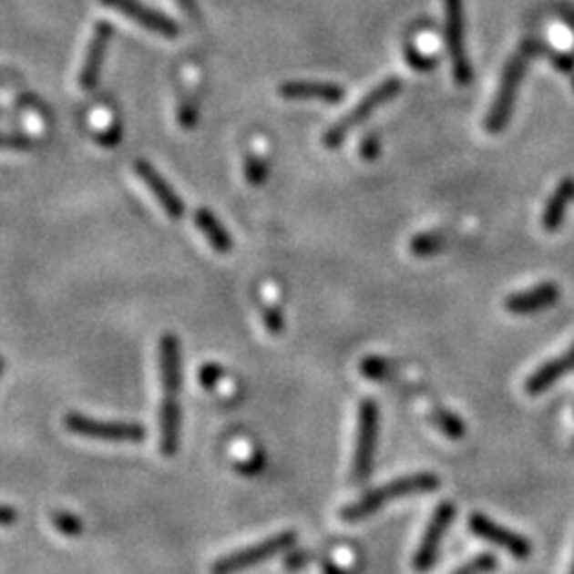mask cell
<instances>
[{
  "mask_svg": "<svg viewBox=\"0 0 574 574\" xmlns=\"http://www.w3.org/2000/svg\"><path fill=\"white\" fill-rule=\"evenodd\" d=\"M445 41L451 57L453 79L459 86L472 81V67L464 43V0H445Z\"/></svg>",
  "mask_w": 574,
  "mask_h": 574,
  "instance_id": "7",
  "label": "cell"
},
{
  "mask_svg": "<svg viewBox=\"0 0 574 574\" xmlns=\"http://www.w3.org/2000/svg\"><path fill=\"white\" fill-rule=\"evenodd\" d=\"M559 13H561V17L566 19V24L574 30V9H572V6L570 5H561Z\"/></svg>",
  "mask_w": 574,
  "mask_h": 574,
  "instance_id": "36",
  "label": "cell"
},
{
  "mask_svg": "<svg viewBox=\"0 0 574 574\" xmlns=\"http://www.w3.org/2000/svg\"><path fill=\"white\" fill-rule=\"evenodd\" d=\"M0 81H3V79H0Z\"/></svg>",
  "mask_w": 574,
  "mask_h": 574,
  "instance_id": "42",
  "label": "cell"
},
{
  "mask_svg": "<svg viewBox=\"0 0 574 574\" xmlns=\"http://www.w3.org/2000/svg\"><path fill=\"white\" fill-rule=\"evenodd\" d=\"M268 177V164L264 158L255 156V153H247L245 156V179L251 185H261Z\"/></svg>",
  "mask_w": 574,
  "mask_h": 574,
  "instance_id": "24",
  "label": "cell"
},
{
  "mask_svg": "<svg viewBox=\"0 0 574 574\" xmlns=\"http://www.w3.org/2000/svg\"><path fill=\"white\" fill-rule=\"evenodd\" d=\"M496 566H497L496 555L481 553L477 555V558L466 561V564L459 566L457 570H453L451 574H489L496 570Z\"/></svg>",
  "mask_w": 574,
  "mask_h": 574,
  "instance_id": "22",
  "label": "cell"
},
{
  "mask_svg": "<svg viewBox=\"0 0 574 574\" xmlns=\"http://www.w3.org/2000/svg\"><path fill=\"white\" fill-rule=\"evenodd\" d=\"M440 487V478L432 472H415V475L398 477L394 478L392 483L381 485L368 494H364L357 502H351L349 507L343 508V519L349 523L362 521L370 517L376 510L385 507V504H392L400 497L413 496V494H427V491H434Z\"/></svg>",
  "mask_w": 574,
  "mask_h": 574,
  "instance_id": "2",
  "label": "cell"
},
{
  "mask_svg": "<svg viewBox=\"0 0 574 574\" xmlns=\"http://www.w3.org/2000/svg\"><path fill=\"white\" fill-rule=\"evenodd\" d=\"M379 151H381V140H379V137H376V134H366V137H364V140H362V145H360V153H362V158L364 159H376V156H379Z\"/></svg>",
  "mask_w": 574,
  "mask_h": 574,
  "instance_id": "31",
  "label": "cell"
},
{
  "mask_svg": "<svg viewBox=\"0 0 574 574\" xmlns=\"http://www.w3.org/2000/svg\"><path fill=\"white\" fill-rule=\"evenodd\" d=\"M453 517H456V504L453 502H440L436 508H434V515L427 521L424 538L419 540L417 553H415L413 566L419 574L430 572L434 564H436L440 547H443V540L446 536V529H449Z\"/></svg>",
  "mask_w": 574,
  "mask_h": 574,
  "instance_id": "8",
  "label": "cell"
},
{
  "mask_svg": "<svg viewBox=\"0 0 574 574\" xmlns=\"http://www.w3.org/2000/svg\"><path fill=\"white\" fill-rule=\"evenodd\" d=\"M540 51H545V54L548 56V60H551L555 67L561 70V73H566V75L574 73V56L564 54V51H555L542 43H540Z\"/></svg>",
  "mask_w": 574,
  "mask_h": 574,
  "instance_id": "29",
  "label": "cell"
},
{
  "mask_svg": "<svg viewBox=\"0 0 574 574\" xmlns=\"http://www.w3.org/2000/svg\"><path fill=\"white\" fill-rule=\"evenodd\" d=\"M223 368L220 366V364L215 362H207L204 366H200V370H198V383L204 389H213L217 387V383H220L223 379Z\"/></svg>",
  "mask_w": 574,
  "mask_h": 574,
  "instance_id": "27",
  "label": "cell"
},
{
  "mask_svg": "<svg viewBox=\"0 0 574 574\" xmlns=\"http://www.w3.org/2000/svg\"><path fill=\"white\" fill-rule=\"evenodd\" d=\"M32 138L24 137V134H6L0 132V149H30Z\"/></svg>",
  "mask_w": 574,
  "mask_h": 574,
  "instance_id": "30",
  "label": "cell"
},
{
  "mask_svg": "<svg viewBox=\"0 0 574 574\" xmlns=\"http://www.w3.org/2000/svg\"><path fill=\"white\" fill-rule=\"evenodd\" d=\"M196 119H198V108L194 107V102H181V107H179V126L194 128Z\"/></svg>",
  "mask_w": 574,
  "mask_h": 574,
  "instance_id": "32",
  "label": "cell"
},
{
  "mask_svg": "<svg viewBox=\"0 0 574 574\" xmlns=\"http://www.w3.org/2000/svg\"><path fill=\"white\" fill-rule=\"evenodd\" d=\"M376 440H379V406L374 400H364L357 413V438L354 453V483L368 481L374 468Z\"/></svg>",
  "mask_w": 574,
  "mask_h": 574,
  "instance_id": "5",
  "label": "cell"
},
{
  "mask_svg": "<svg viewBox=\"0 0 574 574\" xmlns=\"http://www.w3.org/2000/svg\"><path fill=\"white\" fill-rule=\"evenodd\" d=\"M0 118H5V111H3V108H0Z\"/></svg>",
  "mask_w": 574,
  "mask_h": 574,
  "instance_id": "40",
  "label": "cell"
},
{
  "mask_svg": "<svg viewBox=\"0 0 574 574\" xmlns=\"http://www.w3.org/2000/svg\"><path fill=\"white\" fill-rule=\"evenodd\" d=\"M3 373H5V357L0 355V376H3Z\"/></svg>",
  "mask_w": 574,
  "mask_h": 574,
  "instance_id": "38",
  "label": "cell"
},
{
  "mask_svg": "<svg viewBox=\"0 0 574 574\" xmlns=\"http://www.w3.org/2000/svg\"><path fill=\"white\" fill-rule=\"evenodd\" d=\"M113 38V26L108 22H98L94 26L92 32V41L87 45L86 51V62L81 67V75H79V86L89 92L98 86L100 81V73L102 67H105V57H107V49L108 43Z\"/></svg>",
  "mask_w": 574,
  "mask_h": 574,
  "instance_id": "11",
  "label": "cell"
},
{
  "mask_svg": "<svg viewBox=\"0 0 574 574\" xmlns=\"http://www.w3.org/2000/svg\"><path fill=\"white\" fill-rule=\"evenodd\" d=\"M17 521V510L0 504V526H13Z\"/></svg>",
  "mask_w": 574,
  "mask_h": 574,
  "instance_id": "34",
  "label": "cell"
},
{
  "mask_svg": "<svg viewBox=\"0 0 574 574\" xmlns=\"http://www.w3.org/2000/svg\"><path fill=\"white\" fill-rule=\"evenodd\" d=\"M570 574H574V559H572V566H570Z\"/></svg>",
  "mask_w": 574,
  "mask_h": 574,
  "instance_id": "39",
  "label": "cell"
},
{
  "mask_svg": "<svg viewBox=\"0 0 574 574\" xmlns=\"http://www.w3.org/2000/svg\"><path fill=\"white\" fill-rule=\"evenodd\" d=\"M558 300L559 285L547 281V283H538L529 287V290L510 293L504 306H507V311L513 313V315H534V313H540L548 309V306H553Z\"/></svg>",
  "mask_w": 574,
  "mask_h": 574,
  "instance_id": "13",
  "label": "cell"
},
{
  "mask_svg": "<svg viewBox=\"0 0 574 574\" xmlns=\"http://www.w3.org/2000/svg\"><path fill=\"white\" fill-rule=\"evenodd\" d=\"M298 534L293 529H285V532H279L277 536H271V538L255 542L251 547L241 548V551L230 553L226 558L217 559L213 568H210V574H239L245 572L249 568L261 564V561L274 558L279 553H287L290 548L296 545Z\"/></svg>",
  "mask_w": 574,
  "mask_h": 574,
  "instance_id": "4",
  "label": "cell"
},
{
  "mask_svg": "<svg viewBox=\"0 0 574 574\" xmlns=\"http://www.w3.org/2000/svg\"><path fill=\"white\" fill-rule=\"evenodd\" d=\"M261 322H264V328L268 330V334H272V336L283 334L285 317L274 304H266L264 309H261Z\"/></svg>",
  "mask_w": 574,
  "mask_h": 574,
  "instance_id": "26",
  "label": "cell"
},
{
  "mask_svg": "<svg viewBox=\"0 0 574 574\" xmlns=\"http://www.w3.org/2000/svg\"><path fill=\"white\" fill-rule=\"evenodd\" d=\"M468 528L477 538L489 542V545L494 547H500L502 551L513 555L515 559H528L529 555H532V542H529L526 536L500 526V523L489 519L487 515L472 513L468 517Z\"/></svg>",
  "mask_w": 574,
  "mask_h": 574,
  "instance_id": "9",
  "label": "cell"
},
{
  "mask_svg": "<svg viewBox=\"0 0 574 574\" xmlns=\"http://www.w3.org/2000/svg\"><path fill=\"white\" fill-rule=\"evenodd\" d=\"M279 96L290 100H323L341 102L344 98V89L336 83L319 81H287L279 87Z\"/></svg>",
  "mask_w": 574,
  "mask_h": 574,
  "instance_id": "17",
  "label": "cell"
},
{
  "mask_svg": "<svg viewBox=\"0 0 574 574\" xmlns=\"http://www.w3.org/2000/svg\"><path fill=\"white\" fill-rule=\"evenodd\" d=\"M306 561H309V553L304 551H293V548H290L285 555V568H290V570H300V568L306 566Z\"/></svg>",
  "mask_w": 574,
  "mask_h": 574,
  "instance_id": "33",
  "label": "cell"
},
{
  "mask_svg": "<svg viewBox=\"0 0 574 574\" xmlns=\"http://www.w3.org/2000/svg\"><path fill=\"white\" fill-rule=\"evenodd\" d=\"M430 417H432V424L436 425L446 438H453V440L464 438L466 425H464V421L459 419L456 413L446 411V408H434Z\"/></svg>",
  "mask_w": 574,
  "mask_h": 574,
  "instance_id": "20",
  "label": "cell"
},
{
  "mask_svg": "<svg viewBox=\"0 0 574 574\" xmlns=\"http://www.w3.org/2000/svg\"><path fill=\"white\" fill-rule=\"evenodd\" d=\"M323 572H325V574H347L344 570H341V568H338V566L332 564V561H325Z\"/></svg>",
  "mask_w": 574,
  "mask_h": 574,
  "instance_id": "37",
  "label": "cell"
},
{
  "mask_svg": "<svg viewBox=\"0 0 574 574\" xmlns=\"http://www.w3.org/2000/svg\"><path fill=\"white\" fill-rule=\"evenodd\" d=\"M159 379H162L164 395H179L181 392V347L175 334L159 338Z\"/></svg>",
  "mask_w": 574,
  "mask_h": 574,
  "instance_id": "14",
  "label": "cell"
},
{
  "mask_svg": "<svg viewBox=\"0 0 574 574\" xmlns=\"http://www.w3.org/2000/svg\"><path fill=\"white\" fill-rule=\"evenodd\" d=\"M405 57L415 70H421V73H427V70H432L434 67H436V57L421 54V51L415 49L413 45H406L405 47Z\"/></svg>",
  "mask_w": 574,
  "mask_h": 574,
  "instance_id": "28",
  "label": "cell"
},
{
  "mask_svg": "<svg viewBox=\"0 0 574 574\" xmlns=\"http://www.w3.org/2000/svg\"><path fill=\"white\" fill-rule=\"evenodd\" d=\"M51 521H54L57 532L64 536H79L83 532V521L77 515L67 513V510H56L51 515Z\"/></svg>",
  "mask_w": 574,
  "mask_h": 574,
  "instance_id": "25",
  "label": "cell"
},
{
  "mask_svg": "<svg viewBox=\"0 0 574 574\" xmlns=\"http://www.w3.org/2000/svg\"><path fill=\"white\" fill-rule=\"evenodd\" d=\"M360 370H362V374L366 376V379L383 381V379H387L389 374H392L394 368H392V364H389L387 360L373 355V357H364Z\"/></svg>",
  "mask_w": 574,
  "mask_h": 574,
  "instance_id": "23",
  "label": "cell"
},
{
  "mask_svg": "<svg viewBox=\"0 0 574 574\" xmlns=\"http://www.w3.org/2000/svg\"><path fill=\"white\" fill-rule=\"evenodd\" d=\"M572 86H574V81H572Z\"/></svg>",
  "mask_w": 574,
  "mask_h": 574,
  "instance_id": "41",
  "label": "cell"
},
{
  "mask_svg": "<svg viewBox=\"0 0 574 574\" xmlns=\"http://www.w3.org/2000/svg\"><path fill=\"white\" fill-rule=\"evenodd\" d=\"M445 245L446 239L440 232H421L411 241V251L419 258H427V255L443 251Z\"/></svg>",
  "mask_w": 574,
  "mask_h": 574,
  "instance_id": "21",
  "label": "cell"
},
{
  "mask_svg": "<svg viewBox=\"0 0 574 574\" xmlns=\"http://www.w3.org/2000/svg\"><path fill=\"white\" fill-rule=\"evenodd\" d=\"M68 432L79 434L86 438L111 440V443H140L145 438V427L140 424H128V421H100L86 417L81 413H68L64 419Z\"/></svg>",
  "mask_w": 574,
  "mask_h": 574,
  "instance_id": "6",
  "label": "cell"
},
{
  "mask_svg": "<svg viewBox=\"0 0 574 574\" xmlns=\"http://www.w3.org/2000/svg\"><path fill=\"white\" fill-rule=\"evenodd\" d=\"M134 170H137L140 181L147 185V190H149L153 198L159 202L164 213L169 215L170 220H181L185 215V202L179 198L177 191L172 190V185L166 181L147 159H137V162H134Z\"/></svg>",
  "mask_w": 574,
  "mask_h": 574,
  "instance_id": "12",
  "label": "cell"
},
{
  "mask_svg": "<svg viewBox=\"0 0 574 574\" xmlns=\"http://www.w3.org/2000/svg\"><path fill=\"white\" fill-rule=\"evenodd\" d=\"M570 200H574V177L561 179L558 188L548 198L545 204V213H542V226H545L547 232H558L564 223L566 209Z\"/></svg>",
  "mask_w": 574,
  "mask_h": 574,
  "instance_id": "18",
  "label": "cell"
},
{
  "mask_svg": "<svg viewBox=\"0 0 574 574\" xmlns=\"http://www.w3.org/2000/svg\"><path fill=\"white\" fill-rule=\"evenodd\" d=\"M179 3V6H181V9L188 13V15L191 17V19H198L200 17V11H198V3L196 0H177Z\"/></svg>",
  "mask_w": 574,
  "mask_h": 574,
  "instance_id": "35",
  "label": "cell"
},
{
  "mask_svg": "<svg viewBox=\"0 0 574 574\" xmlns=\"http://www.w3.org/2000/svg\"><path fill=\"white\" fill-rule=\"evenodd\" d=\"M570 370H574V344L566 351V354L553 357V360L542 364L538 370H534V373L529 374V379L526 381L528 394L538 395L542 392H547L548 387L555 385V383H558L564 374L570 373Z\"/></svg>",
  "mask_w": 574,
  "mask_h": 574,
  "instance_id": "16",
  "label": "cell"
},
{
  "mask_svg": "<svg viewBox=\"0 0 574 574\" xmlns=\"http://www.w3.org/2000/svg\"><path fill=\"white\" fill-rule=\"evenodd\" d=\"M181 430V406L177 395H164L159 405V451L170 457L179 449V432Z\"/></svg>",
  "mask_w": 574,
  "mask_h": 574,
  "instance_id": "15",
  "label": "cell"
},
{
  "mask_svg": "<svg viewBox=\"0 0 574 574\" xmlns=\"http://www.w3.org/2000/svg\"><path fill=\"white\" fill-rule=\"evenodd\" d=\"M107 9L119 11L121 15H126L128 19H132L134 24H138L140 28L156 32L159 36L172 38L179 35V26L175 19H170L164 13H159L156 9H149L145 6L140 0H100Z\"/></svg>",
  "mask_w": 574,
  "mask_h": 574,
  "instance_id": "10",
  "label": "cell"
},
{
  "mask_svg": "<svg viewBox=\"0 0 574 574\" xmlns=\"http://www.w3.org/2000/svg\"><path fill=\"white\" fill-rule=\"evenodd\" d=\"M400 89H402V83L400 79H395V77H389V79L381 81L379 86H374L354 108H351L347 115H343V118L323 134V145L328 147V149H336V147H341L343 140L347 138V134L351 130H355L357 126L364 124V121H366L370 115L376 111V108L383 107L389 100H394L395 96L400 94Z\"/></svg>",
  "mask_w": 574,
  "mask_h": 574,
  "instance_id": "3",
  "label": "cell"
},
{
  "mask_svg": "<svg viewBox=\"0 0 574 574\" xmlns=\"http://www.w3.org/2000/svg\"><path fill=\"white\" fill-rule=\"evenodd\" d=\"M194 221L200 232L204 234V239L209 241V245L215 249L217 253H228L232 249V236L228 234V230L221 226V221L210 213L209 209H198L194 215Z\"/></svg>",
  "mask_w": 574,
  "mask_h": 574,
  "instance_id": "19",
  "label": "cell"
},
{
  "mask_svg": "<svg viewBox=\"0 0 574 574\" xmlns=\"http://www.w3.org/2000/svg\"><path fill=\"white\" fill-rule=\"evenodd\" d=\"M538 51H540V43L534 41V38H528V41H523L521 47L510 56L507 67H504L496 98L494 102H491L487 118H485V130L487 132L497 134L508 126L510 115H513V108H515L517 89H519L523 77H526L528 64L532 62V57L538 54Z\"/></svg>",
  "mask_w": 574,
  "mask_h": 574,
  "instance_id": "1",
  "label": "cell"
}]
</instances>
